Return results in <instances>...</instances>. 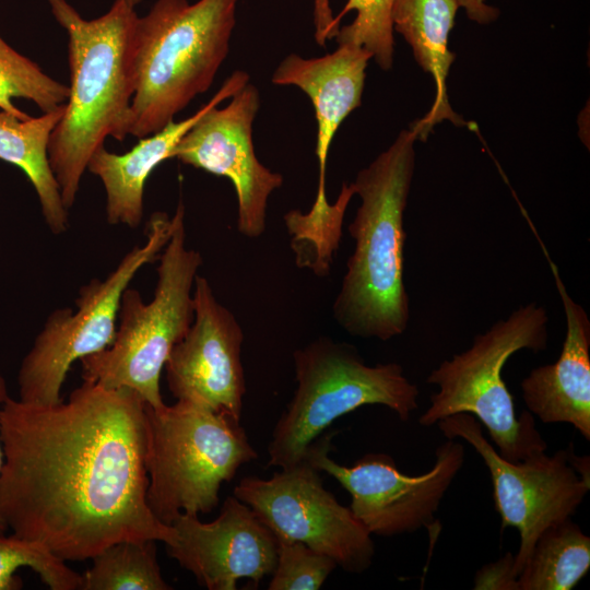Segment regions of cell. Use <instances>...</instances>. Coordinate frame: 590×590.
Listing matches in <instances>:
<instances>
[{
    "mask_svg": "<svg viewBox=\"0 0 590 590\" xmlns=\"http://www.w3.org/2000/svg\"><path fill=\"white\" fill-rule=\"evenodd\" d=\"M0 516L12 534L62 560L91 559L123 540H176L146 504L144 401L84 381L67 402L0 409Z\"/></svg>",
    "mask_w": 590,
    "mask_h": 590,
    "instance_id": "cell-1",
    "label": "cell"
},
{
    "mask_svg": "<svg viewBox=\"0 0 590 590\" xmlns=\"http://www.w3.org/2000/svg\"><path fill=\"white\" fill-rule=\"evenodd\" d=\"M46 1L69 38V97L48 142V161L70 210L92 155L107 137L122 141L129 135L139 15L128 0H115L93 20L82 17L67 0Z\"/></svg>",
    "mask_w": 590,
    "mask_h": 590,
    "instance_id": "cell-2",
    "label": "cell"
},
{
    "mask_svg": "<svg viewBox=\"0 0 590 590\" xmlns=\"http://www.w3.org/2000/svg\"><path fill=\"white\" fill-rule=\"evenodd\" d=\"M415 131L402 130L352 184L361 204L347 229L354 250L334 299L337 322L350 334L388 341L410 319L404 285V211L415 167Z\"/></svg>",
    "mask_w": 590,
    "mask_h": 590,
    "instance_id": "cell-3",
    "label": "cell"
},
{
    "mask_svg": "<svg viewBox=\"0 0 590 590\" xmlns=\"http://www.w3.org/2000/svg\"><path fill=\"white\" fill-rule=\"evenodd\" d=\"M238 0H156L138 17L129 135L163 129L206 92L226 59Z\"/></svg>",
    "mask_w": 590,
    "mask_h": 590,
    "instance_id": "cell-4",
    "label": "cell"
},
{
    "mask_svg": "<svg viewBox=\"0 0 590 590\" xmlns=\"http://www.w3.org/2000/svg\"><path fill=\"white\" fill-rule=\"evenodd\" d=\"M158 260L153 298L145 303L139 291L128 287L111 344L79 361L84 381L128 388L153 408L165 404L161 374L193 321V286L202 264L200 252L186 245L182 200L172 216V233Z\"/></svg>",
    "mask_w": 590,
    "mask_h": 590,
    "instance_id": "cell-5",
    "label": "cell"
},
{
    "mask_svg": "<svg viewBox=\"0 0 590 590\" xmlns=\"http://www.w3.org/2000/svg\"><path fill=\"white\" fill-rule=\"evenodd\" d=\"M146 504L170 526L181 514L211 512L220 489L258 455L240 420L190 401L144 403Z\"/></svg>",
    "mask_w": 590,
    "mask_h": 590,
    "instance_id": "cell-6",
    "label": "cell"
},
{
    "mask_svg": "<svg viewBox=\"0 0 590 590\" xmlns=\"http://www.w3.org/2000/svg\"><path fill=\"white\" fill-rule=\"evenodd\" d=\"M547 322L545 308L529 303L477 334L469 349L445 359L426 378L438 390L418 423L430 426L452 414L468 413L485 426L498 453L510 462L545 451L533 415L524 411L516 416L502 371L516 352L546 349Z\"/></svg>",
    "mask_w": 590,
    "mask_h": 590,
    "instance_id": "cell-7",
    "label": "cell"
},
{
    "mask_svg": "<svg viewBox=\"0 0 590 590\" xmlns=\"http://www.w3.org/2000/svg\"><path fill=\"white\" fill-rule=\"evenodd\" d=\"M297 387L268 446V467L306 458L335 420L363 405L389 408L402 421L417 409L418 388L397 363L367 365L355 346L321 337L294 352Z\"/></svg>",
    "mask_w": 590,
    "mask_h": 590,
    "instance_id": "cell-8",
    "label": "cell"
},
{
    "mask_svg": "<svg viewBox=\"0 0 590 590\" xmlns=\"http://www.w3.org/2000/svg\"><path fill=\"white\" fill-rule=\"evenodd\" d=\"M146 225L143 245L129 250L104 279H92L80 287L75 310L66 307L49 314L20 365L21 401L61 402V387L72 364L111 344L122 294L140 269L158 258L172 233V216L155 212Z\"/></svg>",
    "mask_w": 590,
    "mask_h": 590,
    "instance_id": "cell-9",
    "label": "cell"
},
{
    "mask_svg": "<svg viewBox=\"0 0 590 590\" xmlns=\"http://www.w3.org/2000/svg\"><path fill=\"white\" fill-rule=\"evenodd\" d=\"M447 439L462 438L488 469L502 527L516 528L520 545L514 556L518 577L538 538L548 527L570 519L590 489V473H580L568 450L543 452L519 462L504 459L485 438L481 424L468 413L436 423Z\"/></svg>",
    "mask_w": 590,
    "mask_h": 590,
    "instance_id": "cell-10",
    "label": "cell"
},
{
    "mask_svg": "<svg viewBox=\"0 0 590 590\" xmlns=\"http://www.w3.org/2000/svg\"><path fill=\"white\" fill-rule=\"evenodd\" d=\"M233 495L252 509L276 540L302 542L349 573H363L373 563L371 534L323 486L320 471L307 458L267 480L246 476Z\"/></svg>",
    "mask_w": 590,
    "mask_h": 590,
    "instance_id": "cell-11",
    "label": "cell"
},
{
    "mask_svg": "<svg viewBox=\"0 0 590 590\" xmlns=\"http://www.w3.org/2000/svg\"><path fill=\"white\" fill-rule=\"evenodd\" d=\"M330 448L329 436L318 438L306 458L345 488L355 518L379 536L427 528L464 462V446L455 439L436 449L432 469L420 475L404 474L386 453H367L353 465H342L328 456Z\"/></svg>",
    "mask_w": 590,
    "mask_h": 590,
    "instance_id": "cell-12",
    "label": "cell"
},
{
    "mask_svg": "<svg viewBox=\"0 0 590 590\" xmlns=\"http://www.w3.org/2000/svg\"><path fill=\"white\" fill-rule=\"evenodd\" d=\"M260 108V92L248 82L222 108L214 106L187 131L173 152L182 164L226 177L237 197V228L248 238L264 233L270 196L283 176L256 156L252 125Z\"/></svg>",
    "mask_w": 590,
    "mask_h": 590,
    "instance_id": "cell-13",
    "label": "cell"
},
{
    "mask_svg": "<svg viewBox=\"0 0 590 590\" xmlns=\"http://www.w3.org/2000/svg\"><path fill=\"white\" fill-rule=\"evenodd\" d=\"M193 312L188 332L173 347L164 367L168 389L177 400L240 420L246 393L244 332L235 315L199 274L193 286Z\"/></svg>",
    "mask_w": 590,
    "mask_h": 590,
    "instance_id": "cell-14",
    "label": "cell"
},
{
    "mask_svg": "<svg viewBox=\"0 0 590 590\" xmlns=\"http://www.w3.org/2000/svg\"><path fill=\"white\" fill-rule=\"evenodd\" d=\"M170 526L176 540L167 554L209 590H235L240 579L258 585L274 570L275 535L234 495L211 522L181 514Z\"/></svg>",
    "mask_w": 590,
    "mask_h": 590,
    "instance_id": "cell-15",
    "label": "cell"
},
{
    "mask_svg": "<svg viewBox=\"0 0 590 590\" xmlns=\"http://www.w3.org/2000/svg\"><path fill=\"white\" fill-rule=\"evenodd\" d=\"M370 59L371 55L362 47L338 45L333 52L322 57L290 54L272 73L274 85L298 87L309 97L315 110L319 177L317 194L308 211L312 216H323L331 210L326 194L328 153L341 123L361 106Z\"/></svg>",
    "mask_w": 590,
    "mask_h": 590,
    "instance_id": "cell-16",
    "label": "cell"
},
{
    "mask_svg": "<svg viewBox=\"0 0 590 590\" xmlns=\"http://www.w3.org/2000/svg\"><path fill=\"white\" fill-rule=\"evenodd\" d=\"M566 318L562 352L553 364L533 368L521 381L528 411L543 423H567L590 439V321L568 294L550 258Z\"/></svg>",
    "mask_w": 590,
    "mask_h": 590,
    "instance_id": "cell-17",
    "label": "cell"
},
{
    "mask_svg": "<svg viewBox=\"0 0 590 590\" xmlns=\"http://www.w3.org/2000/svg\"><path fill=\"white\" fill-rule=\"evenodd\" d=\"M250 76L236 70L225 79L212 98L194 114L180 121H170L160 131L141 138L130 151L113 153L99 148L90 158L87 170L97 176L106 193V219L110 225L138 227L144 212V187L151 173L173 152L187 131L210 108L229 99Z\"/></svg>",
    "mask_w": 590,
    "mask_h": 590,
    "instance_id": "cell-18",
    "label": "cell"
},
{
    "mask_svg": "<svg viewBox=\"0 0 590 590\" xmlns=\"http://www.w3.org/2000/svg\"><path fill=\"white\" fill-rule=\"evenodd\" d=\"M458 9L457 0H394L392 7L393 30L404 37L436 86L429 111L411 127L417 140H426L433 127L445 119L459 127L467 125L451 108L447 92V76L456 59L448 42Z\"/></svg>",
    "mask_w": 590,
    "mask_h": 590,
    "instance_id": "cell-19",
    "label": "cell"
},
{
    "mask_svg": "<svg viewBox=\"0 0 590 590\" xmlns=\"http://www.w3.org/2000/svg\"><path fill=\"white\" fill-rule=\"evenodd\" d=\"M63 113L64 104L39 117L25 119L0 109V160L26 175L54 235H61L69 227V210L62 202L48 161V142Z\"/></svg>",
    "mask_w": 590,
    "mask_h": 590,
    "instance_id": "cell-20",
    "label": "cell"
},
{
    "mask_svg": "<svg viewBox=\"0 0 590 590\" xmlns=\"http://www.w3.org/2000/svg\"><path fill=\"white\" fill-rule=\"evenodd\" d=\"M589 568L590 538L567 519L538 538L518 575V590H570Z\"/></svg>",
    "mask_w": 590,
    "mask_h": 590,
    "instance_id": "cell-21",
    "label": "cell"
},
{
    "mask_svg": "<svg viewBox=\"0 0 590 590\" xmlns=\"http://www.w3.org/2000/svg\"><path fill=\"white\" fill-rule=\"evenodd\" d=\"M155 540L116 542L91 559L81 590H170L157 562Z\"/></svg>",
    "mask_w": 590,
    "mask_h": 590,
    "instance_id": "cell-22",
    "label": "cell"
},
{
    "mask_svg": "<svg viewBox=\"0 0 590 590\" xmlns=\"http://www.w3.org/2000/svg\"><path fill=\"white\" fill-rule=\"evenodd\" d=\"M15 97L32 101L43 113H48L66 104L69 85L46 74L0 36V109L19 118H28L14 105L12 99Z\"/></svg>",
    "mask_w": 590,
    "mask_h": 590,
    "instance_id": "cell-23",
    "label": "cell"
},
{
    "mask_svg": "<svg viewBox=\"0 0 590 590\" xmlns=\"http://www.w3.org/2000/svg\"><path fill=\"white\" fill-rule=\"evenodd\" d=\"M33 569L51 590H78L82 575L66 565L44 544L11 534H0V590H19L23 587L17 569Z\"/></svg>",
    "mask_w": 590,
    "mask_h": 590,
    "instance_id": "cell-24",
    "label": "cell"
},
{
    "mask_svg": "<svg viewBox=\"0 0 590 590\" xmlns=\"http://www.w3.org/2000/svg\"><path fill=\"white\" fill-rule=\"evenodd\" d=\"M394 0H347L334 16L340 26L342 17L355 11L356 16L349 25L339 28L334 39L338 45L362 47L382 70L391 69L394 56V39L391 12Z\"/></svg>",
    "mask_w": 590,
    "mask_h": 590,
    "instance_id": "cell-25",
    "label": "cell"
},
{
    "mask_svg": "<svg viewBox=\"0 0 590 590\" xmlns=\"http://www.w3.org/2000/svg\"><path fill=\"white\" fill-rule=\"evenodd\" d=\"M276 563L269 590H317L338 564L298 541L276 540Z\"/></svg>",
    "mask_w": 590,
    "mask_h": 590,
    "instance_id": "cell-26",
    "label": "cell"
},
{
    "mask_svg": "<svg viewBox=\"0 0 590 590\" xmlns=\"http://www.w3.org/2000/svg\"><path fill=\"white\" fill-rule=\"evenodd\" d=\"M514 555L507 553L498 560L483 566L475 575L474 589L518 590Z\"/></svg>",
    "mask_w": 590,
    "mask_h": 590,
    "instance_id": "cell-27",
    "label": "cell"
},
{
    "mask_svg": "<svg viewBox=\"0 0 590 590\" xmlns=\"http://www.w3.org/2000/svg\"><path fill=\"white\" fill-rule=\"evenodd\" d=\"M334 16L330 0H312L314 37L320 47H324L327 40L333 39L339 32Z\"/></svg>",
    "mask_w": 590,
    "mask_h": 590,
    "instance_id": "cell-28",
    "label": "cell"
},
{
    "mask_svg": "<svg viewBox=\"0 0 590 590\" xmlns=\"http://www.w3.org/2000/svg\"><path fill=\"white\" fill-rule=\"evenodd\" d=\"M457 2L465 10L470 20L480 24L491 23L499 15V10L486 4L484 0H457Z\"/></svg>",
    "mask_w": 590,
    "mask_h": 590,
    "instance_id": "cell-29",
    "label": "cell"
},
{
    "mask_svg": "<svg viewBox=\"0 0 590 590\" xmlns=\"http://www.w3.org/2000/svg\"><path fill=\"white\" fill-rule=\"evenodd\" d=\"M8 397L9 394H8L7 382L2 374L0 373V409ZM3 460H4L3 449H2L1 438H0V474H1L2 465H3ZM8 529H9L8 524L0 516V534L5 533Z\"/></svg>",
    "mask_w": 590,
    "mask_h": 590,
    "instance_id": "cell-30",
    "label": "cell"
},
{
    "mask_svg": "<svg viewBox=\"0 0 590 590\" xmlns=\"http://www.w3.org/2000/svg\"><path fill=\"white\" fill-rule=\"evenodd\" d=\"M134 7L138 5L142 0H128Z\"/></svg>",
    "mask_w": 590,
    "mask_h": 590,
    "instance_id": "cell-31",
    "label": "cell"
}]
</instances>
